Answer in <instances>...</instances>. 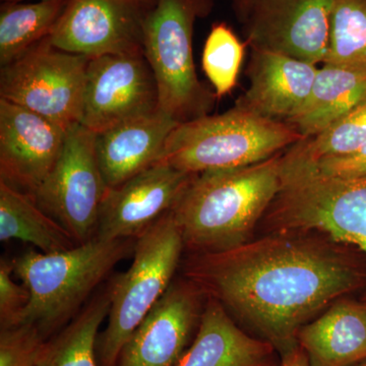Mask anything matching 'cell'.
Instances as JSON below:
<instances>
[{"label":"cell","instance_id":"cell-1","mask_svg":"<svg viewBox=\"0 0 366 366\" xmlns=\"http://www.w3.org/2000/svg\"><path fill=\"white\" fill-rule=\"evenodd\" d=\"M345 247L317 233L278 231L226 252L190 254L183 277L282 356L298 345L301 327L366 286Z\"/></svg>","mask_w":366,"mask_h":366},{"label":"cell","instance_id":"cell-2","mask_svg":"<svg viewBox=\"0 0 366 366\" xmlns=\"http://www.w3.org/2000/svg\"><path fill=\"white\" fill-rule=\"evenodd\" d=\"M283 153L247 167L196 175L171 211L189 254L226 252L252 240L280 190Z\"/></svg>","mask_w":366,"mask_h":366},{"label":"cell","instance_id":"cell-3","mask_svg":"<svg viewBox=\"0 0 366 366\" xmlns=\"http://www.w3.org/2000/svg\"><path fill=\"white\" fill-rule=\"evenodd\" d=\"M136 239L112 242L97 237L64 252L44 254L30 249L14 259V273L30 292L21 325L47 338L66 327L115 266L134 254Z\"/></svg>","mask_w":366,"mask_h":366},{"label":"cell","instance_id":"cell-4","mask_svg":"<svg viewBox=\"0 0 366 366\" xmlns=\"http://www.w3.org/2000/svg\"><path fill=\"white\" fill-rule=\"evenodd\" d=\"M301 139L285 122L234 106L222 114L180 122L168 137L158 163L194 174L247 167L283 153Z\"/></svg>","mask_w":366,"mask_h":366},{"label":"cell","instance_id":"cell-5","mask_svg":"<svg viewBox=\"0 0 366 366\" xmlns=\"http://www.w3.org/2000/svg\"><path fill=\"white\" fill-rule=\"evenodd\" d=\"M262 221L269 232L317 233L366 255V177H325L282 161L280 190Z\"/></svg>","mask_w":366,"mask_h":366},{"label":"cell","instance_id":"cell-6","mask_svg":"<svg viewBox=\"0 0 366 366\" xmlns=\"http://www.w3.org/2000/svg\"><path fill=\"white\" fill-rule=\"evenodd\" d=\"M184 249L171 212L137 236L131 267L108 284L112 303L96 344L99 366H117L124 344L174 280Z\"/></svg>","mask_w":366,"mask_h":366},{"label":"cell","instance_id":"cell-7","mask_svg":"<svg viewBox=\"0 0 366 366\" xmlns=\"http://www.w3.org/2000/svg\"><path fill=\"white\" fill-rule=\"evenodd\" d=\"M204 0H157L144 14V54L155 76L159 109L178 122L208 115L213 95L197 76L194 19Z\"/></svg>","mask_w":366,"mask_h":366},{"label":"cell","instance_id":"cell-8","mask_svg":"<svg viewBox=\"0 0 366 366\" xmlns=\"http://www.w3.org/2000/svg\"><path fill=\"white\" fill-rule=\"evenodd\" d=\"M90 57L57 49L47 38L1 67L0 99L69 131L81 124Z\"/></svg>","mask_w":366,"mask_h":366},{"label":"cell","instance_id":"cell-9","mask_svg":"<svg viewBox=\"0 0 366 366\" xmlns=\"http://www.w3.org/2000/svg\"><path fill=\"white\" fill-rule=\"evenodd\" d=\"M107 190L96 134L79 124L67 131L54 167L31 197L66 229L76 244H81L95 237Z\"/></svg>","mask_w":366,"mask_h":366},{"label":"cell","instance_id":"cell-10","mask_svg":"<svg viewBox=\"0 0 366 366\" xmlns=\"http://www.w3.org/2000/svg\"><path fill=\"white\" fill-rule=\"evenodd\" d=\"M158 109L157 85L144 52L91 59L86 69L84 127L99 134Z\"/></svg>","mask_w":366,"mask_h":366},{"label":"cell","instance_id":"cell-11","mask_svg":"<svg viewBox=\"0 0 366 366\" xmlns=\"http://www.w3.org/2000/svg\"><path fill=\"white\" fill-rule=\"evenodd\" d=\"M335 0H252L247 40L252 49L317 64L326 62Z\"/></svg>","mask_w":366,"mask_h":366},{"label":"cell","instance_id":"cell-12","mask_svg":"<svg viewBox=\"0 0 366 366\" xmlns=\"http://www.w3.org/2000/svg\"><path fill=\"white\" fill-rule=\"evenodd\" d=\"M149 9L125 0H69L47 39L57 49L90 59L144 52Z\"/></svg>","mask_w":366,"mask_h":366},{"label":"cell","instance_id":"cell-13","mask_svg":"<svg viewBox=\"0 0 366 366\" xmlns=\"http://www.w3.org/2000/svg\"><path fill=\"white\" fill-rule=\"evenodd\" d=\"M207 300L189 279H174L124 344L117 366L177 365L196 337Z\"/></svg>","mask_w":366,"mask_h":366},{"label":"cell","instance_id":"cell-14","mask_svg":"<svg viewBox=\"0 0 366 366\" xmlns=\"http://www.w3.org/2000/svg\"><path fill=\"white\" fill-rule=\"evenodd\" d=\"M196 175L157 163L122 184L108 189L95 237L105 242L136 239L177 207Z\"/></svg>","mask_w":366,"mask_h":366},{"label":"cell","instance_id":"cell-15","mask_svg":"<svg viewBox=\"0 0 366 366\" xmlns=\"http://www.w3.org/2000/svg\"><path fill=\"white\" fill-rule=\"evenodd\" d=\"M66 132L51 120L0 99V180L33 196L54 167Z\"/></svg>","mask_w":366,"mask_h":366},{"label":"cell","instance_id":"cell-16","mask_svg":"<svg viewBox=\"0 0 366 366\" xmlns=\"http://www.w3.org/2000/svg\"><path fill=\"white\" fill-rule=\"evenodd\" d=\"M317 66L278 53L252 49L249 89L235 106L267 119L287 124L307 102Z\"/></svg>","mask_w":366,"mask_h":366},{"label":"cell","instance_id":"cell-17","mask_svg":"<svg viewBox=\"0 0 366 366\" xmlns=\"http://www.w3.org/2000/svg\"><path fill=\"white\" fill-rule=\"evenodd\" d=\"M179 124L158 109L96 134L99 163L108 189L158 163L168 137Z\"/></svg>","mask_w":366,"mask_h":366},{"label":"cell","instance_id":"cell-18","mask_svg":"<svg viewBox=\"0 0 366 366\" xmlns=\"http://www.w3.org/2000/svg\"><path fill=\"white\" fill-rule=\"evenodd\" d=\"M278 355L271 343L245 332L208 297L196 337L175 366H277Z\"/></svg>","mask_w":366,"mask_h":366},{"label":"cell","instance_id":"cell-19","mask_svg":"<svg viewBox=\"0 0 366 366\" xmlns=\"http://www.w3.org/2000/svg\"><path fill=\"white\" fill-rule=\"evenodd\" d=\"M297 342L310 366H355L366 360V305L337 300L303 326Z\"/></svg>","mask_w":366,"mask_h":366},{"label":"cell","instance_id":"cell-20","mask_svg":"<svg viewBox=\"0 0 366 366\" xmlns=\"http://www.w3.org/2000/svg\"><path fill=\"white\" fill-rule=\"evenodd\" d=\"M366 101V71L324 64L307 102L287 124L303 139L325 131Z\"/></svg>","mask_w":366,"mask_h":366},{"label":"cell","instance_id":"cell-21","mask_svg":"<svg viewBox=\"0 0 366 366\" xmlns=\"http://www.w3.org/2000/svg\"><path fill=\"white\" fill-rule=\"evenodd\" d=\"M0 240H21L44 254L76 247L72 236L45 213L30 194L0 180Z\"/></svg>","mask_w":366,"mask_h":366},{"label":"cell","instance_id":"cell-22","mask_svg":"<svg viewBox=\"0 0 366 366\" xmlns=\"http://www.w3.org/2000/svg\"><path fill=\"white\" fill-rule=\"evenodd\" d=\"M110 303V290L106 286L56 336L43 342L37 366H99L96 344Z\"/></svg>","mask_w":366,"mask_h":366},{"label":"cell","instance_id":"cell-23","mask_svg":"<svg viewBox=\"0 0 366 366\" xmlns=\"http://www.w3.org/2000/svg\"><path fill=\"white\" fill-rule=\"evenodd\" d=\"M69 0L4 2L0 9V66H6L46 39Z\"/></svg>","mask_w":366,"mask_h":366},{"label":"cell","instance_id":"cell-24","mask_svg":"<svg viewBox=\"0 0 366 366\" xmlns=\"http://www.w3.org/2000/svg\"><path fill=\"white\" fill-rule=\"evenodd\" d=\"M366 143V101L325 131L293 144L283 153L284 162L312 165L324 159L349 155Z\"/></svg>","mask_w":366,"mask_h":366},{"label":"cell","instance_id":"cell-25","mask_svg":"<svg viewBox=\"0 0 366 366\" xmlns=\"http://www.w3.org/2000/svg\"><path fill=\"white\" fill-rule=\"evenodd\" d=\"M324 64L366 71V0H335Z\"/></svg>","mask_w":366,"mask_h":366},{"label":"cell","instance_id":"cell-26","mask_svg":"<svg viewBox=\"0 0 366 366\" xmlns=\"http://www.w3.org/2000/svg\"><path fill=\"white\" fill-rule=\"evenodd\" d=\"M244 57V45L226 24L212 28L203 51V69L217 97L234 89Z\"/></svg>","mask_w":366,"mask_h":366},{"label":"cell","instance_id":"cell-27","mask_svg":"<svg viewBox=\"0 0 366 366\" xmlns=\"http://www.w3.org/2000/svg\"><path fill=\"white\" fill-rule=\"evenodd\" d=\"M44 341L30 325L0 330V366H37Z\"/></svg>","mask_w":366,"mask_h":366},{"label":"cell","instance_id":"cell-28","mask_svg":"<svg viewBox=\"0 0 366 366\" xmlns=\"http://www.w3.org/2000/svg\"><path fill=\"white\" fill-rule=\"evenodd\" d=\"M13 262H0V327L20 326L30 301V292L23 284L14 281Z\"/></svg>","mask_w":366,"mask_h":366},{"label":"cell","instance_id":"cell-29","mask_svg":"<svg viewBox=\"0 0 366 366\" xmlns=\"http://www.w3.org/2000/svg\"><path fill=\"white\" fill-rule=\"evenodd\" d=\"M283 161V159H282ZM286 165L301 166L317 171L325 177L340 178H356L366 177V143L361 146L358 150L349 154V155L324 159L320 162L312 165H295L288 164Z\"/></svg>","mask_w":366,"mask_h":366},{"label":"cell","instance_id":"cell-30","mask_svg":"<svg viewBox=\"0 0 366 366\" xmlns=\"http://www.w3.org/2000/svg\"><path fill=\"white\" fill-rule=\"evenodd\" d=\"M280 357V363L277 366H310L307 353L301 348L300 344Z\"/></svg>","mask_w":366,"mask_h":366},{"label":"cell","instance_id":"cell-31","mask_svg":"<svg viewBox=\"0 0 366 366\" xmlns=\"http://www.w3.org/2000/svg\"><path fill=\"white\" fill-rule=\"evenodd\" d=\"M4 2H21L24 1V0H2ZM125 1L132 2V4H137V6H141L144 7H147V9H149V7L153 6L154 4H155L157 0H125Z\"/></svg>","mask_w":366,"mask_h":366},{"label":"cell","instance_id":"cell-32","mask_svg":"<svg viewBox=\"0 0 366 366\" xmlns=\"http://www.w3.org/2000/svg\"><path fill=\"white\" fill-rule=\"evenodd\" d=\"M355 366H366V360L362 361V362L358 363V365Z\"/></svg>","mask_w":366,"mask_h":366},{"label":"cell","instance_id":"cell-33","mask_svg":"<svg viewBox=\"0 0 366 366\" xmlns=\"http://www.w3.org/2000/svg\"><path fill=\"white\" fill-rule=\"evenodd\" d=\"M242 1L247 2V4H250V2L252 1V0H242Z\"/></svg>","mask_w":366,"mask_h":366}]
</instances>
